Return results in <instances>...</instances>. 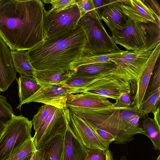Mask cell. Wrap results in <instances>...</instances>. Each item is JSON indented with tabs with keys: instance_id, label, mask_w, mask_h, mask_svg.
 <instances>
[{
	"instance_id": "836d02e7",
	"label": "cell",
	"mask_w": 160,
	"mask_h": 160,
	"mask_svg": "<svg viewBox=\"0 0 160 160\" xmlns=\"http://www.w3.org/2000/svg\"><path fill=\"white\" fill-rule=\"evenodd\" d=\"M42 1L51 4V8L48 11L54 12L66 9L76 3V0H46Z\"/></svg>"
},
{
	"instance_id": "f6af8a7d",
	"label": "cell",
	"mask_w": 160,
	"mask_h": 160,
	"mask_svg": "<svg viewBox=\"0 0 160 160\" xmlns=\"http://www.w3.org/2000/svg\"><path fill=\"white\" fill-rule=\"evenodd\" d=\"M119 160H126V157L125 156H122L120 157Z\"/></svg>"
},
{
	"instance_id": "7402d4cb",
	"label": "cell",
	"mask_w": 160,
	"mask_h": 160,
	"mask_svg": "<svg viewBox=\"0 0 160 160\" xmlns=\"http://www.w3.org/2000/svg\"><path fill=\"white\" fill-rule=\"evenodd\" d=\"M16 80L18 85V96L20 102L24 101L33 95L42 87L38 83L33 77L20 74Z\"/></svg>"
},
{
	"instance_id": "e0dca14e",
	"label": "cell",
	"mask_w": 160,
	"mask_h": 160,
	"mask_svg": "<svg viewBox=\"0 0 160 160\" xmlns=\"http://www.w3.org/2000/svg\"><path fill=\"white\" fill-rule=\"evenodd\" d=\"M87 148L73 132L69 122L64 135L62 160H84Z\"/></svg>"
},
{
	"instance_id": "ba28073f",
	"label": "cell",
	"mask_w": 160,
	"mask_h": 160,
	"mask_svg": "<svg viewBox=\"0 0 160 160\" xmlns=\"http://www.w3.org/2000/svg\"><path fill=\"white\" fill-rule=\"evenodd\" d=\"M81 17L77 3L58 12L47 11L44 20L47 38L75 29Z\"/></svg>"
},
{
	"instance_id": "d4e9b609",
	"label": "cell",
	"mask_w": 160,
	"mask_h": 160,
	"mask_svg": "<svg viewBox=\"0 0 160 160\" xmlns=\"http://www.w3.org/2000/svg\"><path fill=\"white\" fill-rule=\"evenodd\" d=\"M142 128L144 132L143 134L147 136L152 141L153 149L160 150V126L158 125L154 119L148 117L143 119Z\"/></svg>"
},
{
	"instance_id": "4fadbf2b",
	"label": "cell",
	"mask_w": 160,
	"mask_h": 160,
	"mask_svg": "<svg viewBox=\"0 0 160 160\" xmlns=\"http://www.w3.org/2000/svg\"><path fill=\"white\" fill-rule=\"evenodd\" d=\"M11 51L0 36V92L6 91L16 77Z\"/></svg>"
},
{
	"instance_id": "83f0119b",
	"label": "cell",
	"mask_w": 160,
	"mask_h": 160,
	"mask_svg": "<svg viewBox=\"0 0 160 160\" xmlns=\"http://www.w3.org/2000/svg\"><path fill=\"white\" fill-rule=\"evenodd\" d=\"M36 150L35 145L32 138L17 149L8 160H30Z\"/></svg>"
},
{
	"instance_id": "e575fe53",
	"label": "cell",
	"mask_w": 160,
	"mask_h": 160,
	"mask_svg": "<svg viewBox=\"0 0 160 160\" xmlns=\"http://www.w3.org/2000/svg\"><path fill=\"white\" fill-rule=\"evenodd\" d=\"M132 94V92L129 93H122L116 99V102L113 103L112 107L115 108H125L132 106L134 97Z\"/></svg>"
},
{
	"instance_id": "9c48e42d",
	"label": "cell",
	"mask_w": 160,
	"mask_h": 160,
	"mask_svg": "<svg viewBox=\"0 0 160 160\" xmlns=\"http://www.w3.org/2000/svg\"><path fill=\"white\" fill-rule=\"evenodd\" d=\"M69 124L73 132L87 148L108 150L112 141L102 138L84 120L69 110Z\"/></svg>"
},
{
	"instance_id": "3957f363",
	"label": "cell",
	"mask_w": 160,
	"mask_h": 160,
	"mask_svg": "<svg viewBox=\"0 0 160 160\" xmlns=\"http://www.w3.org/2000/svg\"><path fill=\"white\" fill-rule=\"evenodd\" d=\"M68 108L89 126L111 134L115 139L116 144H124L130 142L134 139V135L144 133L139 120L146 115L133 106L125 108L112 107L94 109Z\"/></svg>"
},
{
	"instance_id": "f546056e",
	"label": "cell",
	"mask_w": 160,
	"mask_h": 160,
	"mask_svg": "<svg viewBox=\"0 0 160 160\" xmlns=\"http://www.w3.org/2000/svg\"><path fill=\"white\" fill-rule=\"evenodd\" d=\"M160 88L143 101L139 109L146 115L150 113H153L160 106Z\"/></svg>"
},
{
	"instance_id": "74e56055",
	"label": "cell",
	"mask_w": 160,
	"mask_h": 160,
	"mask_svg": "<svg viewBox=\"0 0 160 160\" xmlns=\"http://www.w3.org/2000/svg\"><path fill=\"white\" fill-rule=\"evenodd\" d=\"M89 126L102 138L107 140L112 141V142L115 141V139L113 136L108 132L100 129L92 127L90 126Z\"/></svg>"
},
{
	"instance_id": "ee69618b",
	"label": "cell",
	"mask_w": 160,
	"mask_h": 160,
	"mask_svg": "<svg viewBox=\"0 0 160 160\" xmlns=\"http://www.w3.org/2000/svg\"><path fill=\"white\" fill-rule=\"evenodd\" d=\"M5 125L0 123V137L4 128Z\"/></svg>"
},
{
	"instance_id": "ffe728a7",
	"label": "cell",
	"mask_w": 160,
	"mask_h": 160,
	"mask_svg": "<svg viewBox=\"0 0 160 160\" xmlns=\"http://www.w3.org/2000/svg\"><path fill=\"white\" fill-rule=\"evenodd\" d=\"M73 73L72 70H36L33 77L41 86L62 85L71 77Z\"/></svg>"
},
{
	"instance_id": "8fae6325",
	"label": "cell",
	"mask_w": 160,
	"mask_h": 160,
	"mask_svg": "<svg viewBox=\"0 0 160 160\" xmlns=\"http://www.w3.org/2000/svg\"><path fill=\"white\" fill-rule=\"evenodd\" d=\"M131 81H126L116 75L114 72L92 84L82 91L116 99L122 93L132 92Z\"/></svg>"
},
{
	"instance_id": "5b68a950",
	"label": "cell",
	"mask_w": 160,
	"mask_h": 160,
	"mask_svg": "<svg viewBox=\"0 0 160 160\" xmlns=\"http://www.w3.org/2000/svg\"><path fill=\"white\" fill-rule=\"evenodd\" d=\"M78 25L84 30L88 41L83 54L104 53L121 50L106 30L102 21L84 15L80 18Z\"/></svg>"
},
{
	"instance_id": "7bdbcfd3",
	"label": "cell",
	"mask_w": 160,
	"mask_h": 160,
	"mask_svg": "<svg viewBox=\"0 0 160 160\" xmlns=\"http://www.w3.org/2000/svg\"><path fill=\"white\" fill-rule=\"evenodd\" d=\"M117 1L121 4H124L126 5L130 6L131 5V2L130 0H117Z\"/></svg>"
},
{
	"instance_id": "7a4b0ae2",
	"label": "cell",
	"mask_w": 160,
	"mask_h": 160,
	"mask_svg": "<svg viewBox=\"0 0 160 160\" xmlns=\"http://www.w3.org/2000/svg\"><path fill=\"white\" fill-rule=\"evenodd\" d=\"M87 39L79 25L75 29L46 38L27 53L36 70H71L72 64L83 55Z\"/></svg>"
},
{
	"instance_id": "44dd1931",
	"label": "cell",
	"mask_w": 160,
	"mask_h": 160,
	"mask_svg": "<svg viewBox=\"0 0 160 160\" xmlns=\"http://www.w3.org/2000/svg\"><path fill=\"white\" fill-rule=\"evenodd\" d=\"M132 52L121 50L104 53L83 54L82 56L73 62L71 66V70L76 69L83 65L112 62L113 59L121 57Z\"/></svg>"
},
{
	"instance_id": "7c38bea8",
	"label": "cell",
	"mask_w": 160,
	"mask_h": 160,
	"mask_svg": "<svg viewBox=\"0 0 160 160\" xmlns=\"http://www.w3.org/2000/svg\"><path fill=\"white\" fill-rule=\"evenodd\" d=\"M69 120L68 108L66 107L62 109L56 108L46 120V128L36 145V150L42 148L50 139L57 135H64Z\"/></svg>"
},
{
	"instance_id": "7dc6e473",
	"label": "cell",
	"mask_w": 160,
	"mask_h": 160,
	"mask_svg": "<svg viewBox=\"0 0 160 160\" xmlns=\"http://www.w3.org/2000/svg\"></svg>"
},
{
	"instance_id": "8992f818",
	"label": "cell",
	"mask_w": 160,
	"mask_h": 160,
	"mask_svg": "<svg viewBox=\"0 0 160 160\" xmlns=\"http://www.w3.org/2000/svg\"><path fill=\"white\" fill-rule=\"evenodd\" d=\"M115 43L119 44L127 50L134 52H143L146 40L145 29L142 23L128 18L120 30L111 32Z\"/></svg>"
},
{
	"instance_id": "bcb514c9",
	"label": "cell",
	"mask_w": 160,
	"mask_h": 160,
	"mask_svg": "<svg viewBox=\"0 0 160 160\" xmlns=\"http://www.w3.org/2000/svg\"><path fill=\"white\" fill-rule=\"evenodd\" d=\"M156 160H160V155H159L157 158Z\"/></svg>"
},
{
	"instance_id": "60d3db41",
	"label": "cell",
	"mask_w": 160,
	"mask_h": 160,
	"mask_svg": "<svg viewBox=\"0 0 160 160\" xmlns=\"http://www.w3.org/2000/svg\"><path fill=\"white\" fill-rule=\"evenodd\" d=\"M160 109L159 106L158 108L156 111L153 113L154 116L153 119L159 126H160Z\"/></svg>"
},
{
	"instance_id": "52a82bcc",
	"label": "cell",
	"mask_w": 160,
	"mask_h": 160,
	"mask_svg": "<svg viewBox=\"0 0 160 160\" xmlns=\"http://www.w3.org/2000/svg\"><path fill=\"white\" fill-rule=\"evenodd\" d=\"M152 51L131 53L112 61L118 67L115 74L127 81H134L138 84L146 67Z\"/></svg>"
},
{
	"instance_id": "30bf717a",
	"label": "cell",
	"mask_w": 160,
	"mask_h": 160,
	"mask_svg": "<svg viewBox=\"0 0 160 160\" xmlns=\"http://www.w3.org/2000/svg\"><path fill=\"white\" fill-rule=\"evenodd\" d=\"M75 94V91L63 85H52L42 86L33 95L24 101L20 102L17 109L21 111L22 106L31 102H40L62 109L66 107L68 96Z\"/></svg>"
},
{
	"instance_id": "f1b7e54d",
	"label": "cell",
	"mask_w": 160,
	"mask_h": 160,
	"mask_svg": "<svg viewBox=\"0 0 160 160\" xmlns=\"http://www.w3.org/2000/svg\"><path fill=\"white\" fill-rule=\"evenodd\" d=\"M56 108L53 106L45 104L39 108L37 113L33 116L32 121L35 132L38 131Z\"/></svg>"
},
{
	"instance_id": "603a6c76",
	"label": "cell",
	"mask_w": 160,
	"mask_h": 160,
	"mask_svg": "<svg viewBox=\"0 0 160 160\" xmlns=\"http://www.w3.org/2000/svg\"><path fill=\"white\" fill-rule=\"evenodd\" d=\"M11 53L16 72L20 74L34 77L36 70L30 63L27 52L12 50Z\"/></svg>"
},
{
	"instance_id": "cb8c5ba5",
	"label": "cell",
	"mask_w": 160,
	"mask_h": 160,
	"mask_svg": "<svg viewBox=\"0 0 160 160\" xmlns=\"http://www.w3.org/2000/svg\"><path fill=\"white\" fill-rule=\"evenodd\" d=\"M63 139L64 135H57L41 148L44 152V160H62Z\"/></svg>"
},
{
	"instance_id": "4dcf8cb0",
	"label": "cell",
	"mask_w": 160,
	"mask_h": 160,
	"mask_svg": "<svg viewBox=\"0 0 160 160\" xmlns=\"http://www.w3.org/2000/svg\"><path fill=\"white\" fill-rule=\"evenodd\" d=\"M76 3L80 10L81 17L87 15L101 22V17L97 12L92 0H76Z\"/></svg>"
},
{
	"instance_id": "4316f807",
	"label": "cell",
	"mask_w": 160,
	"mask_h": 160,
	"mask_svg": "<svg viewBox=\"0 0 160 160\" xmlns=\"http://www.w3.org/2000/svg\"><path fill=\"white\" fill-rule=\"evenodd\" d=\"M142 24L146 40V47L143 52L152 51L160 44V25L152 22Z\"/></svg>"
},
{
	"instance_id": "1f68e13d",
	"label": "cell",
	"mask_w": 160,
	"mask_h": 160,
	"mask_svg": "<svg viewBox=\"0 0 160 160\" xmlns=\"http://www.w3.org/2000/svg\"><path fill=\"white\" fill-rule=\"evenodd\" d=\"M160 88V62L156 64L147 88L143 100Z\"/></svg>"
},
{
	"instance_id": "f35d334b",
	"label": "cell",
	"mask_w": 160,
	"mask_h": 160,
	"mask_svg": "<svg viewBox=\"0 0 160 160\" xmlns=\"http://www.w3.org/2000/svg\"><path fill=\"white\" fill-rule=\"evenodd\" d=\"M44 152L42 149L36 150L33 153L30 160H44Z\"/></svg>"
},
{
	"instance_id": "ab89813d",
	"label": "cell",
	"mask_w": 160,
	"mask_h": 160,
	"mask_svg": "<svg viewBox=\"0 0 160 160\" xmlns=\"http://www.w3.org/2000/svg\"><path fill=\"white\" fill-rule=\"evenodd\" d=\"M150 5L148 6L159 16H160V7L158 3L155 0L147 1Z\"/></svg>"
},
{
	"instance_id": "d590c367",
	"label": "cell",
	"mask_w": 160,
	"mask_h": 160,
	"mask_svg": "<svg viewBox=\"0 0 160 160\" xmlns=\"http://www.w3.org/2000/svg\"><path fill=\"white\" fill-rule=\"evenodd\" d=\"M87 156L84 160H106V151L87 149Z\"/></svg>"
},
{
	"instance_id": "2e32d148",
	"label": "cell",
	"mask_w": 160,
	"mask_h": 160,
	"mask_svg": "<svg viewBox=\"0 0 160 160\" xmlns=\"http://www.w3.org/2000/svg\"><path fill=\"white\" fill-rule=\"evenodd\" d=\"M160 54V44L152 50L146 67L137 84V89L132 106L139 109L143 102L150 78Z\"/></svg>"
},
{
	"instance_id": "b9f144b4",
	"label": "cell",
	"mask_w": 160,
	"mask_h": 160,
	"mask_svg": "<svg viewBox=\"0 0 160 160\" xmlns=\"http://www.w3.org/2000/svg\"><path fill=\"white\" fill-rule=\"evenodd\" d=\"M106 152V160H114L112 153L110 150H108Z\"/></svg>"
},
{
	"instance_id": "8d00e7d4",
	"label": "cell",
	"mask_w": 160,
	"mask_h": 160,
	"mask_svg": "<svg viewBox=\"0 0 160 160\" xmlns=\"http://www.w3.org/2000/svg\"><path fill=\"white\" fill-rule=\"evenodd\" d=\"M92 0L97 12L100 16L104 7L106 5L110 3L111 1V0Z\"/></svg>"
},
{
	"instance_id": "d6a6232c",
	"label": "cell",
	"mask_w": 160,
	"mask_h": 160,
	"mask_svg": "<svg viewBox=\"0 0 160 160\" xmlns=\"http://www.w3.org/2000/svg\"><path fill=\"white\" fill-rule=\"evenodd\" d=\"M14 114L13 109L6 97L0 95V123L5 125Z\"/></svg>"
},
{
	"instance_id": "484cf974",
	"label": "cell",
	"mask_w": 160,
	"mask_h": 160,
	"mask_svg": "<svg viewBox=\"0 0 160 160\" xmlns=\"http://www.w3.org/2000/svg\"><path fill=\"white\" fill-rule=\"evenodd\" d=\"M117 67L114 62H109L83 65L72 70L76 73L97 74L112 71Z\"/></svg>"
},
{
	"instance_id": "6da1fadb",
	"label": "cell",
	"mask_w": 160,
	"mask_h": 160,
	"mask_svg": "<svg viewBox=\"0 0 160 160\" xmlns=\"http://www.w3.org/2000/svg\"><path fill=\"white\" fill-rule=\"evenodd\" d=\"M40 0H0V36L12 50H28L47 36Z\"/></svg>"
},
{
	"instance_id": "9a60e30c",
	"label": "cell",
	"mask_w": 160,
	"mask_h": 160,
	"mask_svg": "<svg viewBox=\"0 0 160 160\" xmlns=\"http://www.w3.org/2000/svg\"><path fill=\"white\" fill-rule=\"evenodd\" d=\"M108 98L102 96L82 92L68 95L66 102V107L87 109H99L112 107L113 103Z\"/></svg>"
},
{
	"instance_id": "5bb4252c",
	"label": "cell",
	"mask_w": 160,
	"mask_h": 160,
	"mask_svg": "<svg viewBox=\"0 0 160 160\" xmlns=\"http://www.w3.org/2000/svg\"><path fill=\"white\" fill-rule=\"evenodd\" d=\"M131 5L120 4L124 15L128 18L142 23H160V16L148 6L140 0H130Z\"/></svg>"
},
{
	"instance_id": "ac0fdd59",
	"label": "cell",
	"mask_w": 160,
	"mask_h": 160,
	"mask_svg": "<svg viewBox=\"0 0 160 160\" xmlns=\"http://www.w3.org/2000/svg\"><path fill=\"white\" fill-rule=\"evenodd\" d=\"M120 4L117 0H111L104 7L101 13V20L105 22L111 32L121 29L127 19Z\"/></svg>"
},
{
	"instance_id": "277c9868",
	"label": "cell",
	"mask_w": 160,
	"mask_h": 160,
	"mask_svg": "<svg viewBox=\"0 0 160 160\" xmlns=\"http://www.w3.org/2000/svg\"><path fill=\"white\" fill-rule=\"evenodd\" d=\"M32 121L14 114L0 137V160H8L20 147L32 139Z\"/></svg>"
},
{
	"instance_id": "d6986e66",
	"label": "cell",
	"mask_w": 160,
	"mask_h": 160,
	"mask_svg": "<svg viewBox=\"0 0 160 160\" xmlns=\"http://www.w3.org/2000/svg\"><path fill=\"white\" fill-rule=\"evenodd\" d=\"M114 70L97 74L76 73L73 72L71 77L62 85L65 87L74 90L75 94L82 93L88 86L96 81L112 74Z\"/></svg>"
}]
</instances>
